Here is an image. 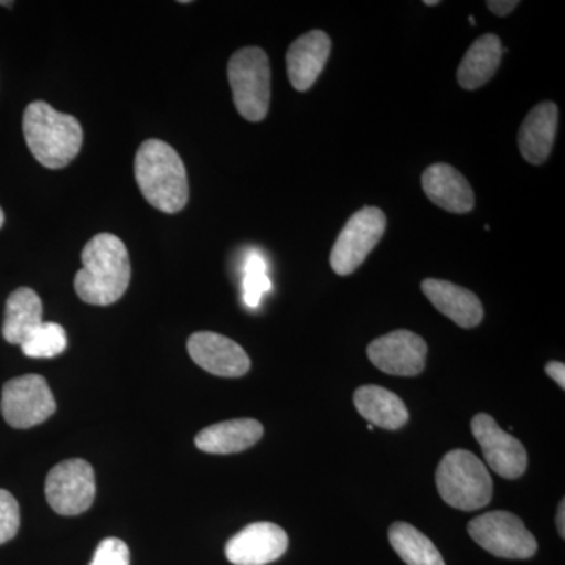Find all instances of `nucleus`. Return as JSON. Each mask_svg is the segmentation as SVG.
<instances>
[{"instance_id":"1","label":"nucleus","mask_w":565,"mask_h":565,"mask_svg":"<svg viewBox=\"0 0 565 565\" xmlns=\"http://www.w3.org/2000/svg\"><path fill=\"white\" fill-rule=\"evenodd\" d=\"M131 281L128 248L120 237L99 233L82 250V269L74 289L85 303L107 307L125 296Z\"/></svg>"},{"instance_id":"2","label":"nucleus","mask_w":565,"mask_h":565,"mask_svg":"<svg viewBox=\"0 0 565 565\" xmlns=\"http://www.w3.org/2000/svg\"><path fill=\"white\" fill-rule=\"evenodd\" d=\"M141 195L156 210L174 214L189 202V181L184 162L166 141L151 139L140 145L134 162Z\"/></svg>"},{"instance_id":"3","label":"nucleus","mask_w":565,"mask_h":565,"mask_svg":"<svg viewBox=\"0 0 565 565\" xmlns=\"http://www.w3.org/2000/svg\"><path fill=\"white\" fill-rule=\"evenodd\" d=\"M22 129L33 158L51 170L68 166L79 154L84 141L79 120L44 102L29 104Z\"/></svg>"},{"instance_id":"4","label":"nucleus","mask_w":565,"mask_h":565,"mask_svg":"<svg viewBox=\"0 0 565 565\" xmlns=\"http://www.w3.org/2000/svg\"><path fill=\"white\" fill-rule=\"evenodd\" d=\"M435 481L441 500L459 511H478L492 501V476L484 462L467 449L448 452L438 465Z\"/></svg>"},{"instance_id":"5","label":"nucleus","mask_w":565,"mask_h":565,"mask_svg":"<svg viewBox=\"0 0 565 565\" xmlns=\"http://www.w3.org/2000/svg\"><path fill=\"white\" fill-rule=\"evenodd\" d=\"M228 81L237 111L247 121H263L270 104V65L266 52L250 46L233 54Z\"/></svg>"},{"instance_id":"6","label":"nucleus","mask_w":565,"mask_h":565,"mask_svg":"<svg viewBox=\"0 0 565 565\" xmlns=\"http://www.w3.org/2000/svg\"><path fill=\"white\" fill-rule=\"evenodd\" d=\"M468 533L486 552L504 559H530L537 553V541L525 523L505 511L487 512L468 523Z\"/></svg>"},{"instance_id":"7","label":"nucleus","mask_w":565,"mask_h":565,"mask_svg":"<svg viewBox=\"0 0 565 565\" xmlns=\"http://www.w3.org/2000/svg\"><path fill=\"white\" fill-rule=\"evenodd\" d=\"M386 228L384 211L375 206H366L349 218L341 230L332 253L330 266L338 275H351L359 269L364 259L381 243Z\"/></svg>"},{"instance_id":"8","label":"nucleus","mask_w":565,"mask_h":565,"mask_svg":"<svg viewBox=\"0 0 565 565\" xmlns=\"http://www.w3.org/2000/svg\"><path fill=\"white\" fill-rule=\"evenodd\" d=\"M0 411L14 429H31L50 419L57 411V404L46 379L28 374L3 385Z\"/></svg>"},{"instance_id":"9","label":"nucleus","mask_w":565,"mask_h":565,"mask_svg":"<svg viewBox=\"0 0 565 565\" xmlns=\"http://www.w3.org/2000/svg\"><path fill=\"white\" fill-rule=\"evenodd\" d=\"M44 492L47 503L57 514H84L95 501V471L87 460H63L47 475Z\"/></svg>"},{"instance_id":"10","label":"nucleus","mask_w":565,"mask_h":565,"mask_svg":"<svg viewBox=\"0 0 565 565\" xmlns=\"http://www.w3.org/2000/svg\"><path fill=\"white\" fill-rule=\"evenodd\" d=\"M471 430L481 445L482 455L494 473L504 479H516L525 475L527 455L522 441L504 433L492 416L476 415L471 419Z\"/></svg>"},{"instance_id":"11","label":"nucleus","mask_w":565,"mask_h":565,"mask_svg":"<svg viewBox=\"0 0 565 565\" xmlns=\"http://www.w3.org/2000/svg\"><path fill=\"white\" fill-rule=\"evenodd\" d=\"M367 356L382 373L415 377L426 366L427 343L419 334L396 330L367 345Z\"/></svg>"},{"instance_id":"12","label":"nucleus","mask_w":565,"mask_h":565,"mask_svg":"<svg viewBox=\"0 0 565 565\" xmlns=\"http://www.w3.org/2000/svg\"><path fill=\"white\" fill-rule=\"evenodd\" d=\"M288 545V534L282 527L258 522L233 535L225 546V555L234 565H266L280 559Z\"/></svg>"},{"instance_id":"13","label":"nucleus","mask_w":565,"mask_h":565,"mask_svg":"<svg viewBox=\"0 0 565 565\" xmlns=\"http://www.w3.org/2000/svg\"><path fill=\"white\" fill-rule=\"evenodd\" d=\"M188 351L193 362L218 377H243L250 370L247 352L221 333H193L188 341Z\"/></svg>"},{"instance_id":"14","label":"nucleus","mask_w":565,"mask_h":565,"mask_svg":"<svg viewBox=\"0 0 565 565\" xmlns=\"http://www.w3.org/2000/svg\"><path fill=\"white\" fill-rule=\"evenodd\" d=\"M332 41L326 32L311 31L299 36L286 54L289 82L297 92H308L329 61Z\"/></svg>"},{"instance_id":"15","label":"nucleus","mask_w":565,"mask_h":565,"mask_svg":"<svg viewBox=\"0 0 565 565\" xmlns=\"http://www.w3.org/2000/svg\"><path fill=\"white\" fill-rule=\"evenodd\" d=\"M424 296L430 303L451 319L462 329H473L484 319V307L475 292L468 291L462 286L437 278H427L422 282Z\"/></svg>"},{"instance_id":"16","label":"nucleus","mask_w":565,"mask_h":565,"mask_svg":"<svg viewBox=\"0 0 565 565\" xmlns=\"http://www.w3.org/2000/svg\"><path fill=\"white\" fill-rule=\"evenodd\" d=\"M427 199L438 207L455 214H465L475 207V193L470 182L455 167L434 163L422 178Z\"/></svg>"},{"instance_id":"17","label":"nucleus","mask_w":565,"mask_h":565,"mask_svg":"<svg viewBox=\"0 0 565 565\" xmlns=\"http://www.w3.org/2000/svg\"><path fill=\"white\" fill-rule=\"evenodd\" d=\"M263 424L252 418L230 419L212 424L195 437L200 451L210 455H236L262 440Z\"/></svg>"},{"instance_id":"18","label":"nucleus","mask_w":565,"mask_h":565,"mask_svg":"<svg viewBox=\"0 0 565 565\" xmlns=\"http://www.w3.org/2000/svg\"><path fill=\"white\" fill-rule=\"evenodd\" d=\"M557 131L555 103L537 104L520 126L519 148L526 162L541 166L550 158Z\"/></svg>"},{"instance_id":"19","label":"nucleus","mask_w":565,"mask_h":565,"mask_svg":"<svg viewBox=\"0 0 565 565\" xmlns=\"http://www.w3.org/2000/svg\"><path fill=\"white\" fill-rule=\"evenodd\" d=\"M353 404L367 423L382 429H401L411 418L404 401L384 386H360L353 393Z\"/></svg>"},{"instance_id":"20","label":"nucleus","mask_w":565,"mask_h":565,"mask_svg":"<svg viewBox=\"0 0 565 565\" xmlns=\"http://www.w3.org/2000/svg\"><path fill=\"white\" fill-rule=\"evenodd\" d=\"M503 57V44L493 33L479 36L467 51L459 70L457 81L465 90H476L492 79Z\"/></svg>"},{"instance_id":"21","label":"nucleus","mask_w":565,"mask_h":565,"mask_svg":"<svg viewBox=\"0 0 565 565\" xmlns=\"http://www.w3.org/2000/svg\"><path fill=\"white\" fill-rule=\"evenodd\" d=\"M43 323V303L31 288H18L6 305L2 334L7 343L21 345Z\"/></svg>"},{"instance_id":"22","label":"nucleus","mask_w":565,"mask_h":565,"mask_svg":"<svg viewBox=\"0 0 565 565\" xmlns=\"http://www.w3.org/2000/svg\"><path fill=\"white\" fill-rule=\"evenodd\" d=\"M388 537L394 552L407 565H446L434 542L408 523H393Z\"/></svg>"},{"instance_id":"23","label":"nucleus","mask_w":565,"mask_h":565,"mask_svg":"<svg viewBox=\"0 0 565 565\" xmlns=\"http://www.w3.org/2000/svg\"><path fill=\"white\" fill-rule=\"evenodd\" d=\"M66 345L68 338L61 323L43 322L29 334L21 349L29 359H54L65 352Z\"/></svg>"},{"instance_id":"24","label":"nucleus","mask_w":565,"mask_h":565,"mask_svg":"<svg viewBox=\"0 0 565 565\" xmlns=\"http://www.w3.org/2000/svg\"><path fill=\"white\" fill-rule=\"evenodd\" d=\"M273 289V281L267 275V263L258 252L247 256L244 264L243 294L248 308H258L264 294Z\"/></svg>"},{"instance_id":"25","label":"nucleus","mask_w":565,"mask_h":565,"mask_svg":"<svg viewBox=\"0 0 565 565\" xmlns=\"http://www.w3.org/2000/svg\"><path fill=\"white\" fill-rule=\"evenodd\" d=\"M21 514L17 498L0 489V545L11 541L20 530Z\"/></svg>"},{"instance_id":"26","label":"nucleus","mask_w":565,"mask_h":565,"mask_svg":"<svg viewBox=\"0 0 565 565\" xmlns=\"http://www.w3.org/2000/svg\"><path fill=\"white\" fill-rule=\"evenodd\" d=\"M131 553L121 539H104L96 548L90 565H129Z\"/></svg>"},{"instance_id":"27","label":"nucleus","mask_w":565,"mask_h":565,"mask_svg":"<svg viewBox=\"0 0 565 565\" xmlns=\"http://www.w3.org/2000/svg\"><path fill=\"white\" fill-rule=\"evenodd\" d=\"M519 3L516 0H489L486 6L489 7L493 14L503 18L512 13L519 7Z\"/></svg>"},{"instance_id":"28","label":"nucleus","mask_w":565,"mask_h":565,"mask_svg":"<svg viewBox=\"0 0 565 565\" xmlns=\"http://www.w3.org/2000/svg\"><path fill=\"white\" fill-rule=\"evenodd\" d=\"M545 373L561 386V390H565V364L561 362H550L545 366Z\"/></svg>"},{"instance_id":"29","label":"nucleus","mask_w":565,"mask_h":565,"mask_svg":"<svg viewBox=\"0 0 565 565\" xmlns=\"http://www.w3.org/2000/svg\"><path fill=\"white\" fill-rule=\"evenodd\" d=\"M556 526L559 531L561 537L565 539V501H561L559 508H557Z\"/></svg>"},{"instance_id":"30","label":"nucleus","mask_w":565,"mask_h":565,"mask_svg":"<svg viewBox=\"0 0 565 565\" xmlns=\"http://www.w3.org/2000/svg\"><path fill=\"white\" fill-rule=\"evenodd\" d=\"M424 6H429V7H435V6H438V0H424Z\"/></svg>"},{"instance_id":"31","label":"nucleus","mask_w":565,"mask_h":565,"mask_svg":"<svg viewBox=\"0 0 565 565\" xmlns=\"http://www.w3.org/2000/svg\"><path fill=\"white\" fill-rule=\"evenodd\" d=\"M3 222H6V215H3L2 207H0V228H2Z\"/></svg>"},{"instance_id":"32","label":"nucleus","mask_w":565,"mask_h":565,"mask_svg":"<svg viewBox=\"0 0 565 565\" xmlns=\"http://www.w3.org/2000/svg\"><path fill=\"white\" fill-rule=\"evenodd\" d=\"M468 20H470V24H471V25H476V21H475V18H473V17L468 18Z\"/></svg>"},{"instance_id":"33","label":"nucleus","mask_w":565,"mask_h":565,"mask_svg":"<svg viewBox=\"0 0 565 565\" xmlns=\"http://www.w3.org/2000/svg\"><path fill=\"white\" fill-rule=\"evenodd\" d=\"M0 6H9V7H11V6H13V2H0Z\"/></svg>"}]
</instances>
